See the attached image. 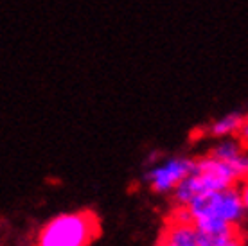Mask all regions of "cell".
I'll return each mask as SVG.
<instances>
[{
	"label": "cell",
	"mask_w": 248,
	"mask_h": 246,
	"mask_svg": "<svg viewBox=\"0 0 248 246\" xmlns=\"http://www.w3.org/2000/svg\"><path fill=\"white\" fill-rule=\"evenodd\" d=\"M243 182L245 180L232 167L214 158L212 154L205 153L194 158L191 174L182 182L171 198L176 207H189L198 198L223 191L229 187H236Z\"/></svg>",
	"instance_id": "obj_1"
},
{
	"label": "cell",
	"mask_w": 248,
	"mask_h": 246,
	"mask_svg": "<svg viewBox=\"0 0 248 246\" xmlns=\"http://www.w3.org/2000/svg\"><path fill=\"white\" fill-rule=\"evenodd\" d=\"M97 234L92 212H63L38 230L36 246H88Z\"/></svg>",
	"instance_id": "obj_2"
},
{
	"label": "cell",
	"mask_w": 248,
	"mask_h": 246,
	"mask_svg": "<svg viewBox=\"0 0 248 246\" xmlns=\"http://www.w3.org/2000/svg\"><path fill=\"white\" fill-rule=\"evenodd\" d=\"M186 209L192 221L216 219V221L229 223L232 227L239 228V225L247 219L239 185L198 198Z\"/></svg>",
	"instance_id": "obj_3"
},
{
	"label": "cell",
	"mask_w": 248,
	"mask_h": 246,
	"mask_svg": "<svg viewBox=\"0 0 248 246\" xmlns=\"http://www.w3.org/2000/svg\"><path fill=\"white\" fill-rule=\"evenodd\" d=\"M194 158L184 154L166 156L162 160L149 166L144 172V182L149 191L160 196H173V192L180 187V184L191 174Z\"/></svg>",
	"instance_id": "obj_4"
},
{
	"label": "cell",
	"mask_w": 248,
	"mask_h": 246,
	"mask_svg": "<svg viewBox=\"0 0 248 246\" xmlns=\"http://www.w3.org/2000/svg\"><path fill=\"white\" fill-rule=\"evenodd\" d=\"M214 158L225 162L234 171L247 180L248 176V144L243 142L241 137H232V138H223V140H214L209 151Z\"/></svg>",
	"instance_id": "obj_5"
},
{
	"label": "cell",
	"mask_w": 248,
	"mask_h": 246,
	"mask_svg": "<svg viewBox=\"0 0 248 246\" xmlns=\"http://www.w3.org/2000/svg\"><path fill=\"white\" fill-rule=\"evenodd\" d=\"M245 121H247V115H243L241 111H230V113H225L221 117L211 121L209 126L205 128V133L211 137L212 140L239 137Z\"/></svg>",
	"instance_id": "obj_6"
},
{
	"label": "cell",
	"mask_w": 248,
	"mask_h": 246,
	"mask_svg": "<svg viewBox=\"0 0 248 246\" xmlns=\"http://www.w3.org/2000/svg\"><path fill=\"white\" fill-rule=\"evenodd\" d=\"M239 189H241L243 207H245V217L248 219V180H245V182L239 185Z\"/></svg>",
	"instance_id": "obj_7"
},
{
	"label": "cell",
	"mask_w": 248,
	"mask_h": 246,
	"mask_svg": "<svg viewBox=\"0 0 248 246\" xmlns=\"http://www.w3.org/2000/svg\"><path fill=\"white\" fill-rule=\"evenodd\" d=\"M217 246H247V245H245V239H243L241 235L236 234L234 237H230L229 241H225V243H221V245Z\"/></svg>",
	"instance_id": "obj_8"
},
{
	"label": "cell",
	"mask_w": 248,
	"mask_h": 246,
	"mask_svg": "<svg viewBox=\"0 0 248 246\" xmlns=\"http://www.w3.org/2000/svg\"><path fill=\"white\" fill-rule=\"evenodd\" d=\"M239 137L243 138V142L248 144V117H247V121H245V124H243V129H241V133H239Z\"/></svg>",
	"instance_id": "obj_9"
},
{
	"label": "cell",
	"mask_w": 248,
	"mask_h": 246,
	"mask_svg": "<svg viewBox=\"0 0 248 246\" xmlns=\"http://www.w3.org/2000/svg\"><path fill=\"white\" fill-rule=\"evenodd\" d=\"M156 246H174V245H171V243H168V241L160 239V241H158V245H156Z\"/></svg>",
	"instance_id": "obj_10"
},
{
	"label": "cell",
	"mask_w": 248,
	"mask_h": 246,
	"mask_svg": "<svg viewBox=\"0 0 248 246\" xmlns=\"http://www.w3.org/2000/svg\"><path fill=\"white\" fill-rule=\"evenodd\" d=\"M245 245L248 246V235H247V237H245Z\"/></svg>",
	"instance_id": "obj_11"
},
{
	"label": "cell",
	"mask_w": 248,
	"mask_h": 246,
	"mask_svg": "<svg viewBox=\"0 0 248 246\" xmlns=\"http://www.w3.org/2000/svg\"><path fill=\"white\" fill-rule=\"evenodd\" d=\"M247 180H248V176H247Z\"/></svg>",
	"instance_id": "obj_12"
}]
</instances>
